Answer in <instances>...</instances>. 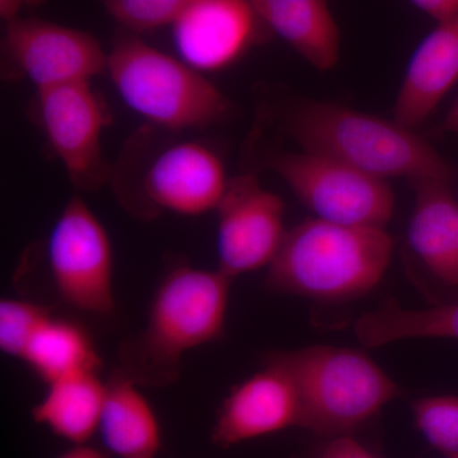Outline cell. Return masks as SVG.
Returning <instances> with one entry per match:
<instances>
[{
	"mask_svg": "<svg viewBox=\"0 0 458 458\" xmlns=\"http://www.w3.org/2000/svg\"><path fill=\"white\" fill-rule=\"evenodd\" d=\"M228 181L221 157L213 149L183 141L153 159L141 181V192L155 209L198 216L216 210Z\"/></svg>",
	"mask_w": 458,
	"mask_h": 458,
	"instance_id": "cell-11",
	"label": "cell"
},
{
	"mask_svg": "<svg viewBox=\"0 0 458 458\" xmlns=\"http://www.w3.org/2000/svg\"><path fill=\"white\" fill-rule=\"evenodd\" d=\"M106 71L126 106L168 131L207 128L231 110L203 73L138 38L116 42Z\"/></svg>",
	"mask_w": 458,
	"mask_h": 458,
	"instance_id": "cell-5",
	"label": "cell"
},
{
	"mask_svg": "<svg viewBox=\"0 0 458 458\" xmlns=\"http://www.w3.org/2000/svg\"><path fill=\"white\" fill-rule=\"evenodd\" d=\"M450 181L414 182L415 205L409 242L437 278L458 286V201Z\"/></svg>",
	"mask_w": 458,
	"mask_h": 458,
	"instance_id": "cell-15",
	"label": "cell"
},
{
	"mask_svg": "<svg viewBox=\"0 0 458 458\" xmlns=\"http://www.w3.org/2000/svg\"><path fill=\"white\" fill-rule=\"evenodd\" d=\"M269 165L322 221L385 228L393 218L394 191L386 180L304 150L274 155Z\"/></svg>",
	"mask_w": 458,
	"mask_h": 458,
	"instance_id": "cell-6",
	"label": "cell"
},
{
	"mask_svg": "<svg viewBox=\"0 0 458 458\" xmlns=\"http://www.w3.org/2000/svg\"><path fill=\"white\" fill-rule=\"evenodd\" d=\"M301 427V406L291 378L278 367L265 369L232 388L212 429L221 448Z\"/></svg>",
	"mask_w": 458,
	"mask_h": 458,
	"instance_id": "cell-13",
	"label": "cell"
},
{
	"mask_svg": "<svg viewBox=\"0 0 458 458\" xmlns=\"http://www.w3.org/2000/svg\"><path fill=\"white\" fill-rule=\"evenodd\" d=\"M313 458H378L352 434L327 438Z\"/></svg>",
	"mask_w": 458,
	"mask_h": 458,
	"instance_id": "cell-24",
	"label": "cell"
},
{
	"mask_svg": "<svg viewBox=\"0 0 458 458\" xmlns=\"http://www.w3.org/2000/svg\"><path fill=\"white\" fill-rule=\"evenodd\" d=\"M51 315L41 304L21 300L0 302V349L9 357L21 360L27 344Z\"/></svg>",
	"mask_w": 458,
	"mask_h": 458,
	"instance_id": "cell-23",
	"label": "cell"
},
{
	"mask_svg": "<svg viewBox=\"0 0 458 458\" xmlns=\"http://www.w3.org/2000/svg\"><path fill=\"white\" fill-rule=\"evenodd\" d=\"M218 213L219 269L233 279L269 267L284 241V201L252 174L228 181Z\"/></svg>",
	"mask_w": 458,
	"mask_h": 458,
	"instance_id": "cell-10",
	"label": "cell"
},
{
	"mask_svg": "<svg viewBox=\"0 0 458 458\" xmlns=\"http://www.w3.org/2000/svg\"><path fill=\"white\" fill-rule=\"evenodd\" d=\"M105 399L106 384L98 370H84L47 385L32 419L73 445H87L98 433Z\"/></svg>",
	"mask_w": 458,
	"mask_h": 458,
	"instance_id": "cell-18",
	"label": "cell"
},
{
	"mask_svg": "<svg viewBox=\"0 0 458 458\" xmlns=\"http://www.w3.org/2000/svg\"><path fill=\"white\" fill-rule=\"evenodd\" d=\"M458 81V14L437 22L412 54L394 106V120L414 129Z\"/></svg>",
	"mask_w": 458,
	"mask_h": 458,
	"instance_id": "cell-14",
	"label": "cell"
},
{
	"mask_svg": "<svg viewBox=\"0 0 458 458\" xmlns=\"http://www.w3.org/2000/svg\"><path fill=\"white\" fill-rule=\"evenodd\" d=\"M57 458H106L101 451L87 445H73Z\"/></svg>",
	"mask_w": 458,
	"mask_h": 458,
	"instance_id": "cell-27",
	"label": "cell"
},
{
	"mask_svg": "<svg viewBox=\"0 0 458 458\" xmlns=\"http://www.w3.org/2000/svg\"><path fill=\"white\" fill-rule=\"evenodd\" d=\"M231 282L221 270H171L157 288L146 327L120 348L119 369L140 387L177 381L183 355L222 336Z\"/></svg>",
	"mask_w": 458,
	"mask_h": 458,
	"instance_id": "cell-1",
	"label": "cell"
},
{
	"mask_svg": "<svg viewBox=\"0 0 458 458\" xmlns=\"http://www.w3.org/2000/svg\"><path fill=\"white\" fill-rule=\"evenodd\" d=\"M259 22L249 0H197L171 26L172 38L180 59L204 74L240 59Z\"/></svg>",
	"mask_w": 458,
	"mask_h": 458,
	"instance_id": "cell-12",
	"label": "cell"
},
{
	"mask_svg": "<svg viewBox=\"0 0 458 458\" xmlns=\"http://www.w3.org/2000/svg\"><path fill=\"white\" fill-rule=\"evenodd\" d=\"M3 53L9 71L36 90L90 82L107 68L108 53L90 33L36 18L7 22Z\"/></svg>",
	"mask_w": 458,
	"mask_h": 458,
	"instance_id": "cell-9",
	"label": "cell"
},
{
	"mask_svg": "<svg viewBox=\"0 0 458 458\" xmlns=\"http://www.w3.org/2000/svg\"><path fill=\"white\" fill-rule=\"evenodd\" d=\"M454 458H458V457H454Z\"/></svg>",
	"mask_w": 458,
	"mask_h": 458,
	"instance_id": "cell-29",
	"label": "cell"
},
{
	"mask_svg": "<svg viewBox=\"0 0 458 458\" xmlns=\"http://www.w3.org/2000/svg\"><path fill=\"white\" fill-rule=\"evenodd\" d=\"M47 259L57 294L66 304L93 315H113V246L82 198H72L60 213L51 229Z\"/></svg>",
	"mask_w": 458,
	"mask_h": 458,
	"instance_id": "cell-7",
	"label": "cell"
},
{
	"mask_svg": "<svg viewBox=\"0 0 458 458\" xmlns=\"http://www.w3.org/2000/svg\"><path fill=\"white\" fill-rule=\"evenodd\" d=\"M286 131L304 152L336 159L387 181H452L450 164L414 129L328 102L295 108Z\"/></svg>",
	"mask_w": 458,
	"mask_h": 458,
	"instance_id": "cell-3",
	"label": "cell"
},
{
	"mask_svg": "<svg viewBox=\"0 0 458 458\" xmlns=\"http://www.w3.org/2000/svg\"><path fill=\"white\" fill-rule=\"evenodd\" d=\"M21 360L47 385L74 373L101 369V358L86 328L53 313L27 344Z\"/></svg>",
	"mask_w": 458,
	"mask_h": 458,
	"instance_id": "cell-19",
	"label": "cell"
},
{
	"mask_svg": "<svg viewBox=\"0 0 458 458\" xmlns=\"http://www.w3.org/2000/svg\"><path fill=\"white\" fill-rule=\"evenodd\" d=\"M197 0H104L114 21L135 32L172 26Z\"/></svg>",
	"mask_w": 458,
	"mask_h": 458,
	"instance_id": "cell-22",
	"label": "cell"
},
{
	"mask_svg": "<svg viewBox=\"0 0 458 458\" xmlns=\"http://www.w3.org/2000/svg\"><path fill=\"white\" fill-rule=\"evenodd\" d=\"M98 433L117 458H157L162 447L158 418L140 386L119 369L106 382Z\"/></svg>",
	"mask_w": 458,
	"mask_h": 458,
	"instance_id": "cell-16",
	"label": "cell"
},
{
	"mask_svg": "<svg viewBox=\"0 0 458 458\" xmlns=\"http://www.w3.org/2000/svg\"><path fill=\"white\" fill-rule=\"evenodd\" d=\"M42 0H0V17L9 22L18 17L21 9L26 5L38 4Z\"/></svg>",
	"mask_w": 458,
	"mask_h": 458,
	"instance_id": "cell-26",
	"label": "cell"
},
{
	"mask_svg": "<svg viewBox=\"0 0 458 458\" xmlns=\"http://www.w3.org/2000/svg\"><path fill=\"white\" fill-rule=\"evenodd\" d=\"M442 129L445 131L456 132L458 134V98L452 105L447 116L445 117L442 123Z\"/></svg>",
	"mask_w": 458,
	"mask_h": 458,
	"instance_id": "cell-28",
	"label": "cell"
},
{
	"mask_svg": "<svg viewBox=\"0 0 458 458\" xmlns=\"http://www.w3.org/2000/svg\"><path fill=\"white\" fill-rule=\"evenodd\" d=\"M38 119L69 179L82 191H96L108 180L102 157L106 107L90 82L36 90Z\"/></svg>",
	"mask_w": 458,
	"mask_h": 458,
	"instance_id": "cell-8",
	"label": "cell"
},
{
	"mask_svg": "<svg viewBox=\"0 0 458 458\" xmlns=\"http://www.w3.org/2000/svg\"><path fill=\"white\" fill-rule=\"evenodd\" d=\"M411 3L436 22L458 14V0H411Z\"/></svg>",
	"mask_w": 458,
	"mask_h": 458,
	"instance_id": "cell-25",
	"label": "cell"
},
{
	"mask_svg": "<svg viewBox=\"0 0 458 458\" xmlns=\"http://www.w3.org/2000/svg\"><path fill=\"white\" fill-rule=\"evenodd\" d=\"M265 364L291 378L301 406V427L333 438L375 418L401 394L399 386L357 349L318 345L274 352Z\"/></svg>",
	"mask_w": 458,
	"mask_h": 458,
	"instance_id": "cell-4",
	"label": "cell"
},
{
	"mask_svg": "<svg viewBox=\"0 0 458 458\" xmlns=\"http://www.w3.org/2000/svg\"><path fill=\"white\" fill-rule=\"evenodd\" d=\"M412 418L427 442L447 458L458 457V396H428L411 403Z\"/></svg>",
	"mask_w": 458,
	"mask_h": 458,
	"instance_id": "cell-21",
	"label": "cell"
},
{
	"mask_svg": "<svg viewBox=\"0 0 458 458\" xmlns=\"http://www.w3.org/2000/svg\"><path fill=\"white\" fill-rule=\"evenodd\" d=\"M361 345L378 348L408 339H458V303L408 310L387 300L375 311L364 313L354 325Z\"/></svg>",
	"mask_w": 458,
	"mask_h": 458,
	"instance_id": "cell-20",
	"label": "cell"
},
{
	"mask_svg": "<svg viewBox=\"0 0 458 458\" xmlns=\"http://www.w3.org/2000/svg\"><path fill=\"white\" fill-rule=\"evenodd\" d=\"M269 27L306 62L327 72L340 57V31L327 0H249Z\"/></svg>",
	"mask_w": 458,
	"mask_h": 458,
	"instance_id": "cell-17",
	"label": "cell"
},
{
	"mask_svg": "<svg viewBox=\"0 0 458 458\" xmlns=\"http://www.w3.org/2000/svg\"><path fill=\"white\" fill-rule=\"evenodd\" d=\"M394 246L385 228L307 219L286 232L269 265L267 285L327 302L352 300L381 282Z\"/></svg>",
	"mask_w": 458,
	"mask_h": 458,
	"instance_id": "cell-2",
	"label": "cell"
}]
</instances>
